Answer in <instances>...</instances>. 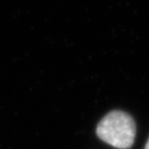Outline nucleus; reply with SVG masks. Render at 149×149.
<instances>
[{
    "label": "nucleus",
    "mask_w": 149,
    "mask_h": 149,
    "mask_svg": "<svg viewBox=\"0 0 149 149\" xmlns=\"http://www.w3.org/2000/svg\"><path fill=\"white\" fill-rule=\"evenodd\" d=\"M136 123L133 117L121 111L108 113L99 122L96 129L100 139L113 147L127 149L134 144Z\"/></svg>",
    "instance_id": "obj_1"
},
{
    "label": "nucleus",
    "mask_w": 149,
    "mask_h": 149,
    "mask_svg": "<svg viewBox=\"0 0 149 149\" xmlns=\"http://www.w3.org/2000/svg\"><path fill=\"white\" fill-rule=\"evenodd\" d=\"M144 149H149V139H148V141H147V143H146V145H145V147H144Z\"/></svg>",
    "instance_id": "obj_2"
}]
</instances>
